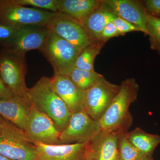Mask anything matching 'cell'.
Listing matches in <instances>:
<instances>
[{"label":"cell","mask_w":160,"mask_h":160,"mask_svg":"<svg viewBox=\"0 0 160 160\" xmlns=\"http://www.w3.org/2000/svg\"><path fill=\"white\" fill-rule=\"evenodd\" d=\"M139 86L133 78L122 82L120 89L110 106L99 120L101 130L128 132L132 125V116L129 109L137 99Z\"/></svg>","instance_id":"obj_1"},{"label":"cell","mask_w":160,"mask_h":160,"mask_svg":"<svg viewBox=\"0 0 160 160\" xmlns=\"http://www.w3.org/2000/svg\"><path fill=\"white\" fill-rule=\"evenodd\" d=\"M27 97L32 105L53 121L60 132L66 129L72 114L52 88L50 78L43 77L34 86L28 88Z\"/></svg>","instance_id":"obj_2"},{"label":"cell","mask_w":160,"mask_h":160,"mask_svg":"<svg viewBox=\"0 0 160 160\" xmlns=\"http://www.w3.org/2000/svg\"><path fill=\"white\" fill-rule=\"evenodd\" d=\"M0 154L12 160H34L36 146L25 131L1 116Z\"/></svg>","instance_id":"obj_3"},{"label":"cell","mask_w":160,"mask_h":160,"mask_svg":"<svg viewBox=\"0 0 160 160\" xmlns=\"http://www.w3.org/2000/svg\"><path fill=\"white\" fill-rule=\"evenodd\" d=\"M27 72L26 55L4 49L0 51V76L14 97L28 99L26 83Z\"/></svg>","instance_id":"obj_4"},{"label":"cell","mask_w":160,"mask_h":160,"mask_svg":"<svg viewBox=\"0 0 160 160\" xmlns=\"http://www.w3.org/2000/svg\"><path fill=\"white\" fill-rule=\"evenodd\" d=\"M40 51L52 66L54 74L66 76L74 68L80 53L72 44L50 31Z\"/></svg>","instance_id":"obj_5"},{"label":"cell","mask_w":160,"mask_h":160,"mask_svg":"<svg viewBox=\"0 0 160 160\" xmlns=\"http://www.w3.org/2000/svg\"><path fill=\"white\" fill-rule=\"evenodd\" d=\"M54 13L21 6L14 0H0V24L5 26L14 28L29 25L46 26Z\"/></svg>","instance_id":"obj_6"},{"label":"cell","mask_w":160,"mask_h":160,"mask_svg":"<svg viewBox=\"0 0 160 160\" xmlns=\"http://www.w3.org/2000/svg\"><path fill=\"white\" fill-rule=\"evenodd\" d=\"M120 89V85L106 80L104 76L84 92V109L90 117L99 121L110 106Z\"/></svg>","instance_id":"obj_7"},{"label":"cell","mask_w":160,"mask_h":160,"mask_svg":"<svg viewBox=\"0 0 160 160\" xmlns=\"http://www.w3.org/2000/svg\"><path fill=\"white\" fill-rule=\"evenodd\" d=\"M101 131L99 121L83 109L72 114L66 129L60 132L61 145L88 142Z\"/></svg>","instance_id":"obj_8"},{"label":"cell","mask_w":160,"mask_h":160,"mask_svg":"<svg viewBox=\"0 0 160 160\" xmlns=\"http://www.w3.org/2000/svg\"><path fill=\"white\" fill-rule=\"evenodd\" d=\"M46 27L72 44L80 52L93 42L79 21L58 12L54 13Z\"/></svg>","instance_id":"obj_9"},{"label":"cell","mask_w":160,"mask_h":160,"mask_svg":"<svg viewBox=\"0 0 160 160\" xmlns=\"http://www.w3.org/2000/svg\"><path fill=\"white\" fill-rule=\"evenodd\" d=\"M25 132L27 137L34 143L61 145L60 132L53 121L32 104Z\"/></svg>","instance_id":"obj_10"},{"label":"cell","mask_w":160,"mask_h":160,"mask_svg":"<svg viewBox=\"0 0 160 160\" xmlns=\"http://www.w3.org/2000/svg\"><path fill=\"white\" fill-rule=\"evenodd\" d=\"M49 32L46 26L29 25L19 27L12 41L3 49L22 55L31 50L41 51Z\"/></svg>","instance_id":"obj_11"},{"label":"cell","mask_w":160,"mask_h":160,"mask_svg":"<svg viewBox=\"0 0 160 160\" xmlns=\"http://www.w3.org/2000/svg\"><path fill=\"white\" fill-rule=\"evenodd\" d=\"M34 144L36 154L34 160H87L90 153V142L59 145Z\"/></svg>","instance_id":"obj_12"},{"label":"cell","mask_w":160,"mask_h":160,"mask_svg":"<svg viewBox=\"0 0 160 160\" xmlns=\"http://www.w3.org/2000/svg\"><path fill=\"white\" fill-rule=\"evenodd\" d=\"M114 14L136 26L148 35L147 12L142 1L132 0H104Z\"/></svg>","instance_id":"obj_13"},{"label":"cell","mask_w":160,"mask_h":160,"mask_svg":"<svg viewBox=\"0 0 160 160\" xmlns=\"http://www.w3.org/2000/svg\"><path fill=\"white\" fill-rule=\"evenodd\" d=\"M50 85L72 114L84 109V92L79 89L67 76L53 75L50 78Z\"/></svg>","instance_id":"obj_14"},{"label":"cell","mask_w":160,"mask_h":160,"mask_svg":"<svg viewBox=\"0 0 160 160\" xmlns=\"http://www.w3.org/2000/svg\"><path fill=\"white\" fill-rule=\"evenodd\" d=\"M120 133L101 130L90 141V156L94 160H119Z\"/></svg>","instance_id":"obj_15"},{"label":"cell","mask_w":160,"mask_h":160,"mask_svg":"<svg viewBox=\"0 0 160 160\" xmlns=\"http://www.w3.org/2000/svg\"><path fill=\"white\" fill-rule=\"evenodd\" d=\"M31 106L29 99L23 98L0 100V116L25 131Z\"/></svg>","instance_id":"obj_16"},{"label":"cell","mask_w":160,"mask_h":160,"mask_svg":"<svg viewBox=\"0 0 160 160\" xmlns=\"http://www.w3.org/2000/svg\"><path fill=\"white\" fill-rule=\"evenodd\" d=\"M117 16L104 2L91 12L81 22L92 42L99 41L100 34L108 23L112 22Z\"/></svg>","instance_id":"obj_17"},{"label":"cell","mask_w":160,"mask_h":160,"mask_svg":"<svg viewBox=\"0 0 160 160\" xmlns=\"http://www.w3.org/2000/svg\"><path fill=\"white\" fill-rule=\"evenodd\" d=\"M103 0H54L58 12L80 22L97 9Z\"/></svg>","instance_id":"obj_18"},{"label":"cell","mask_w":160,"mask_h":160,"mask_svg":"<svg viewBox=\"0 0 160 160\" xmlns=\"http://www.w3.org/2000/svg\"><path fill=\"white\" fill-rule=\"evenodd\" d=\"M126 136L132 145L146 155L152 156L160 144V136L147 133L139 127L128 132Z\"/></svg>","instance_id":"obj_19"},{"label":"cell","mask_w":160,"mask_h":160,"mask_svg":"<svg viewBox=\"0 0 160 160\" xmlns=\"http://www.w3.org/2000/svg\"><path fill=\"white\" fill-rule=\"evenodd\" d=\"M105 43L100 40L95 41L83 49L78 55L75 67L86 71H94L95 59L100 54Z\"/></svg>","instance_id":"obj_20"},{"label":"cell","mask_w":160,"mask_h":160,"mask_svg":"<svg viewBox=\"0 0 160 160\" xmlns=\"http://www.w3.org/2000/svg\"><path fill=\"white\" fill-rule=\"evenodd\" d=\"M79 89L83 92L92 87L103 77L96 72L81 70L74 67L67 75Z\"/></svg>","instance_id":"obj_21"},{"label":"cell","mask_w":160,"mask_h":160,"mask_svg":"<svg viewBox=\"0 0 160 160\" xmlns=\"http://www.w3.org/2000/svg\"><path fill=\"white\" fill-rule=\"evenodd\" d=\"M127 132L120 134L119 137V160H138L146 156L129 142L126 137Z\"/></svg>","instance_id":"obj_22"},{"label":"cell","mask_w":160,"mask_h":160,"mask_svg":"<svg viewBox=\"0 0 160 160\" xmlns=\"http://www.w3.org/2000/svg\"><path fill=\"white\" fill-rule=\"evenodd\" d=\"M147 27L150 48L160 55V18L147 13Z\"/></svg>","instance_id":"obj_23"},{"label":"cell","mask_w":160,"mask_h":160,"mask_svg":"<svg viewBox=\"0 0 160 160\" xmlns=\"http://www.w3.org/2000/svg\"><path fill=\"white\" fill-rule=\"evenodd\" d=\"M14 1L21 6H32L38 9H46L55 13L58 12L54 5V0H14Z\"/></svg>","instance_id":"obj_24"},{"label":"cell","mask_w":160,"mask_h":160,"mask_svg":"<svg viewBox=\"0 0 160 160\" xmlns=\"http://www.w3.org/2000/svg\"><path fill=\"white\" fill-rule=\"evenodd\" d=\"M18 29L0 24V46L3 48L7 46L14 38Z\"/></svg>","instance_id":"obj_25"},{"label":"cell","mask_w":160,"mask_h":160,"mask_svg":"<svg viewBox=\"0 0 160 160\" xmlns=\"http://www.w3.org/2000/svg\"><path fill=\"white\" fill-rule=\"evenodd\" d=\"M112 22L116 27L119 36L131 32H141L140 29L136 26L117 16L112 20Z\"/></svg>","instance_id":"obj_26"},{"label":"cell","mask_w":160,"mask_h":160,"mask_svg":"<svg viewBox=\"0 0 160 160\" xmlns=\"http://www.w3.org/2000/svg\"><path fill=\"white\" fill-rule=\"evenodd\" d=\"M142 2L148 14L160 18V0H145Z\"/></svg>","instance_id":"obj_27"},{"label":"cell","mask_w":160,"mask_h":160,"mask_svg":"<svg viewBox=\"0 0 160 160\" xmlns=\"http://www.w3.org/2000/svg\"><path fill=\"white\" fill-rule=\"evenodd\" d=\"M118 32L112 21L109 22L105 26L100 34L99 40L106 43L111 38L119 36Z\"/></svg>","instance_id":"obj_28"},{"label":"cell","mask_w":160,"mask_h":160,"mask_svg":"<svg viewBox=\"0 0 160 160\" xmlns=\"http://www.w3.org/2000/svg\"><path fill=\"white\" fill-rule=\"evenodd\" d=\"M13 97L11 92L5 86L0 76V100L9 99Z\"/></svg>","instance_id":"obj_29"},{"label":"cell","mask_w":160,"mask_h":160,"mask_svg":"<svg viewBox=\"0 0 160 160\" xmlns=\"http://www.w3.org/2000/svg\"><path fill=\"white\" fill-rule=\"evenodd\" d=\"M138 160H153V159L152 156L146 155Z\"/></svg>","instance_id":"obj_30"},{"label":"cell","mask_w":160,"mask_h":160,"mask_svg":"<svg viewBox=\"0 0 160 160\" xmlns=\"http://www.w3.org/2000/svg\"><path fill=\"white\" fill-rule=\"evenodd\" d=\"M0 160H12L0 154Z\"/></svg>","instance_id":"obj_31"},{"label":"cell","mask_w":160,"mask_h":160,"mask_svg":"<svg viewBox=\"0 0 160 160\" xmlns=\"http://www.w3.org/2000/svg\"><path fill=\"white\" fill-rule=\"evenodd\" d=\"M1 133H2V130H1V116H0V137L1 136Z\"/></svg>","instance_id":"obj_32"},{"label":"cell","mask_w":160,"mask_h":160,"mask_svg":"<svg viewBox=\"0 0 160 160\" xmlns=\"http://www.w3.org/2000/svg\"><path fill=\"white\" fill-rule=\"evenodd\" d=\"M87 160H94L92 159V158L90 156V155L89 154V158H88V159Z\"/></svg>","instance_id":"obj_33"}]
</instances>
